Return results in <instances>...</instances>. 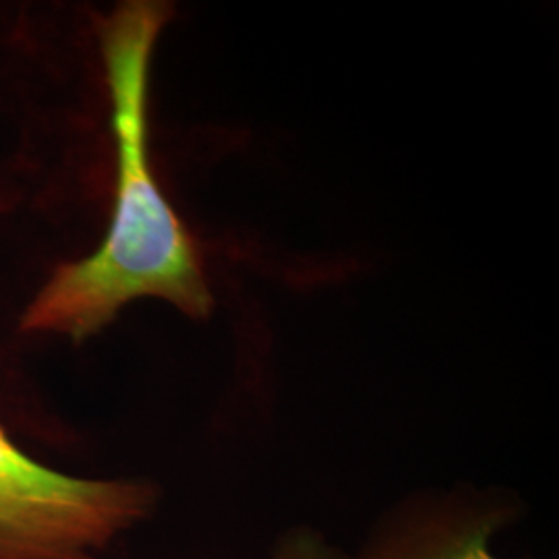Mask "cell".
<instances>
[{"instance_id": "obj_1", "label": "cell", "mask_w": 559, "mask_h": 559, "mask_svg": "<svg viewBox=\"0 0 559 559\" xmlns=\"http://www.w3.org/2000/svg\"><path fill=\"white\" fill-rule=\"evenodd\" d=\"M166 2H124L98 25L117 147V193L100 249L60 265L21 318L25 332L90 338L135 299H162L193 320L214 309L198 242L164 198L147 154L150 67Z\"/></svg>"}, {"instance_id": "obj_2", "label": "cell", "mask_w": 559, "mask_h": 559, "mask_svg": "<svg viewBox=\"0 0 559 559\" xmlns=\"http://www.w3.org/2000/svg\"><path fill=\"white\" fill-rule=\"evenodd\" d=\"M156 500L147 480L78 479L46 468L0 427V559H98Z\"/></svg>"}, {"instance_id": "obj_3", "label": "cell", "mask_w": 559, "mask_h": 559, "mask_svg": "<svg viewBox=\"0 0 559 559\" xmlns=\"http://www.w3.org/2000/svg\"><path fill=\"white\" fill-rule=\"evenodd\" d=\"M519 510L477 491L413 496L383 512L350 559H500L491 540Z\"/></svg>"}, {"instance_id": "obj_4", "label": "cell", "mask_w": 559, "mask_h": 559, "mask_svg": "<svg viewBox=\"0 0 559 559\" xmlns=\"http://www.w3.org/2000/svg\"><path fill=\"white\" fill-rule=\"evenodd\" d=\"M270 559H350L344 551H340L336 545L323 537L318 528H311L307 524H299L288 528L280 537Z\"/></svg>"}]
</instances>
